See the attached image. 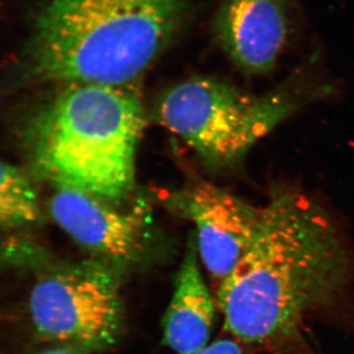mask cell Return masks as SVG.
<instances>
[{"mask_svg":"<svg viewBox=\"0 0 354 354\" xmlns=\"http://www.w3.org/2000/svg\"><path fill=\"white\" fill-rule=\"evenodd\" d=\"M259 230L220 283L216 305L236 341L268 354L307 351L311 328L354 288V253L337 223L306 193L274 188Z\"/></svg>","mask_w":354,"mask_h":354,"instance_id":"obj_1","label":"cell"},{"mask_svg":"<svg viewBox=\"0 0 354 354\" xmlns=\"http://www.w3.org/2000/svg\"><path fill=\"white\" fill-rule=\"evenodd\" d=\"M184 11V0H48L18 58V79L127 87L164 50Z\"/></svg>","mask_w":354,"mask_h":354,"instance_id":"obj_2","label":"cell"},{"mask_svg":"<svg viewBox=\"0 0 354 354\" xmlns=\"http://www.w3.org/2000/svg\"><path fill=\"white\" fill-rule=\"evenodd\" d=\"M64 87L23 127L32 171L55 188L123 204L135 187L137 149L146 124L139 95L129 86Z\"/></svg>","mask_w":354,"mask_h":354,"instance_id":"obj_3","label":"cell"},{"mask_svg":"<svg viewBox=\"0 0 354 354\" xmlns=\"http://www.w3.org/2000/svg\"><path fill=\"white\" fill-rule=\"evenodd\" d=\"M291 86L263 95L232 84L196 77L174 86L158 100L156 118L162 127L213 169H234L251 149L306 104Z\"/></svg>","mask_w":354,"mask_h":354,"instance_id":"obj_4","label":"cell"},{"mask_svg":"<svg viewBox=\"0 0 354 354\" xmlns=\"http://www.w3.org/2000/svg\"><path fill=\"white\" fill-rule=\"evenodd\" d=\"M26 265L35 270L29 312L39 339L91 353L118 342L124 327L121 272L95 258L51 260L41 249Z\"/></svg>","mask_w":354,"mask_h":354,"instance_id":"obj_5","label":"cell"},{"mask_svg":"<svg viewBox=\"0 0 354 354\" xmlns=\"http://www.w3.org/2000/svg\"><path fill=\"white\" fill-rule=\"evenodd\" d=\"M50 213L78 245L123 276L150 262L155 253L157 244L144 203L122 208L82 191L55 188Z\"/></svg>","mask_w":354,"mask_h":354,"instance_id":"obj_6","label":"cell"},{"mask_svg":"<svg viewBox=\"0 0 354 354\" xmlns=\"http://www.w3.org/2000/svg\"><path fill=\"white\" fill-rule=\"evenodd\" d=\"M174 204L194 225L200 260L218 286L241 262L255 239L262 207L215 184L199 181L181 191Z\"/></svg>","mask_w":354,"mask_h":354,"instance_id":"obj_7","label":"cell"},{"mask_svg":"<svg viewBox=\"0 0 354 354\" xmlns=\"http://www.w3.org/2000/svg\"><path fill=\"white\" fill-rule=\"evenodd\" d=\"M216 29L223 50L244 73H268L288 34L285 0H223Z\"/></svg>","mask_w":354,"mask_h":354,"instance_id":"obj_8","label":"cell"},{"mask_svg":"<svg viewBox=\"0 0 354 354\" xmlns=\"http://www.w3.org/2000/svg\"><path fill=\"white\" fill-rule=\"evenodd\" d=\"M216 307V300L203 277L196 241L192 234L162 318L165 346L177 354L192 353L206 346L215 325Z\"/></svg>","mask_w":354,"mask_h":354,"instance_id":"obj_9","label":"cell"},{"mask_svg":"<svg viewBox=\"0 0 354 354\" xmlns=\"http://www.w3.org/2000/svg\"><path fill=\"white\" fill-rule=\"evenodd\" d=\"M41 221L38 195L19 167L2 162L0 181V223L3 230H20Z\"/></svg>","mask_w":354,"mask_h":354,"instance_id":"obj_10","label":"cell"},{"mask_svg":"<svg viewBox=\"0 0 354 354\" xmlns=\"http://www.w3.org/2000/svg\"><path fill=\"white\" fill-rule=\"evenodd\" d=\"M183 354H246L239 341L235 339H218L209 342L204 348Z\"/></svg>","mask_w":354,"mask_h":354,"instance_id":"obj_11","label":"cell"},{"mask_svg":"<svg viewBox=\"0 0 354 354\" xmlns=\"http://www.w3.org/2000/svg\"><path fill=\"white\" fill-rule=\"evenodd\" d=\"M32 354H91V353L86 349L73 346H55Z\"/></svg>","mask_w":354,"mask_h":354,"instance_id":"obj_12","label":"cell"}]
</instances>
